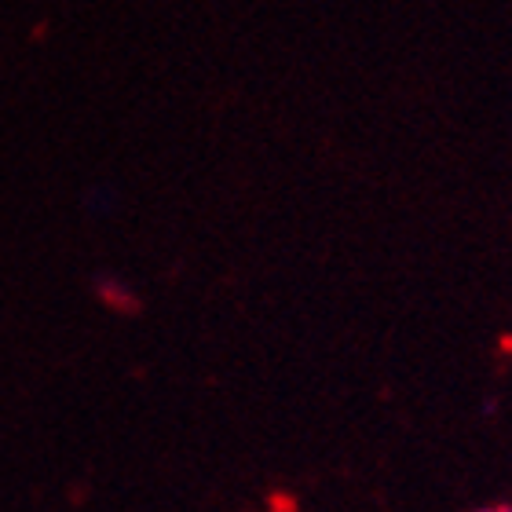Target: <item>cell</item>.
Segmentation results:
<instances>
[{
	"instance_id": "6da1fadb",
	"label": "cell",
	"mask_w": 512,
	"mask_h": 512,
	"mask_svg": "<svg viewBox=\"0 0 512 512\" xmlns=\"http://www.w3.org/2000/svg\"><path fill=\"white\" fill-rule=\"evenodd\" d=\"M476 512H512V505H491V509H476Z\"/></svg>"
}]
</instances>
